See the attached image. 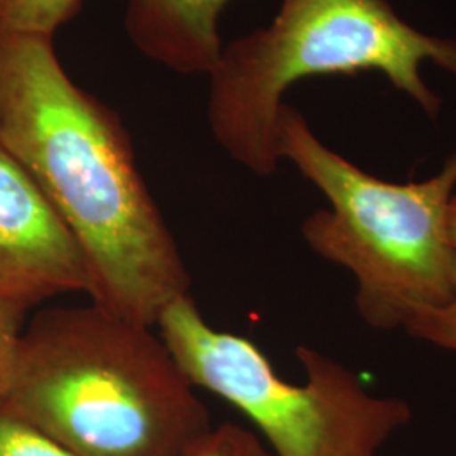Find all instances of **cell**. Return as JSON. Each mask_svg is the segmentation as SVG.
I'll use <instances>...</instances> for the list:
<instances>
[{
  "instance_id": "3",
  "label": "cell",
  "mask_w": 456,
  "mask_h": 456,
  "mask_svg": "<svg viewBox=\"0 0 456 456\" xmlns=\"http://www.w3.org/2000/svg\"><path fill=\"white\" fill-rule=\"evenodd\" d=\"M424 61L456 75V39L412 28L387 0H282L267 28L224 46L208 75L213 139L248 171L274 175L282 97L318 75L380 71L436 118L443 102L424 82Z\"/></svg>"
},
{
  "instance_id": "5",
  "label": "cell",
  "mask_w": 456,
  "mask_h": 456,
  "mask_svg": "<svg viewBox=\"0 0 456 456\" xmlns=\"http://www.w3.org/2000/svg\"><path fill=\"white\" fill-rule=\"evenodd\" d=\"M156 328L196 389L239 409L274 456H377L411 421L406 401L375 397L310 346L296 348L306 382L281 379L256 343L210 325L190 294L169 303Z\"/></svg>"
},
{
  "instance_id": "13",
  "label": "cell",
  "mask_w": 456,
  "mask_h": 456,
  "mask_svg": "<svg viewBox=\"0 0 456 456\" xmlns=\"http://www.w3.org/2000/svg\"><path fill=\"white\" fill-rule=\"evenodd\" d=\"M446 227H448V237L450 242L456 248V193L450 201V208H448V218H446Z\"/></svg>"
},
{
  "instance_id": "9",
  "label": "cell",
  "mask_w": 456,
  "mask_h": 456,
  "mask_svg": "<svg viewBox=\"0 0 456 456\" xmlns=\"http://www.w3.org/2000/svg\"><path fill=\"white\" fill-rule=\"evenodd\" d=\"M0 456H77L33 424L0 408Z\"/></svg>"
},
{
  "instance_id": "8",
  "label": "cell",
  "mask_w": 456,
  "mask_h": 456,
  "mask_svg": "<svg viewBox=\"0 0 456 456\" xmlns=\"http://www.w3.org/2000/svg\"><path fill=\"white\" fill-rule=\"evenodd\" d=\"M80 5L82 0H0V34L53 39Z\"/></svg>"
},
{
  "instance_id": "7",
  "label": "cell",
  "mask_w": 456,
  "mask_h": 456,
  "mask_svg": "<svg viewBox=\"0 0 456 456\" xmlns=\"http://www.w3.org/2000/svg\"><path fill=\"white\" fill-rule=\"evenodd\" d=\"M232 0H127L126 31L137 49L184 75H210L222 54L218 17Z\"/></svg>"
},
{
  "instance_id": "12",
  "label": "cell",
  "mask_w": 456,
  "mask_h": 456,
  "mask_svg": "<svg viewBox=\"0 0 456 456\" xmlns=\"http://www.w3.org/2000/svg\"><path fill=\"white\" fill-rule=\"evenodd\" d=\"M28 311L0 303V406L12 387Z\"/></svg>"
},
{
  "instance_id": "1",
  "label": "cell",
  "mask_w": 456,
  "mask_h": 456,
  "mask_svg": "<svg viewBox=\"0 0 456 456\" xmlns=\"http://www.w3.org/2000/svg\"><path fill=\"white\" fill-rule=\"evenodd\" d=\"M0 144L77 240L90 301L156 328L188 294L186 265L120 117L69 78L53 39L0 34Z\"/></svg>"
},
{
  "instance_id": "11",
  "label": "cell",
  "mask_w": 456,
  "mask_h": 456,
  "mask_svg": "<svg viewBox=\"0 0 456 456\" xmlns=\"http://www.w3.org/2000/svg\"><path fill=\"white\" fill-rule=\"evenodd\" d=\"M452 281V297L438 308L418 313L409 320L404 328L414 338L456 352V248Z\"/></svg>"
},
{
  "instance_id": "4",
  "label": "cell",
  "mask_w": 456,
  "mask_h": 456,
  "mask_svg": "<svg viewBox=\"0 0 456 456\" xmlns=\"http://www.w3.org/2000/svg\"><path fill=\"white\" fill-rule=\"evenodd\" d=\"M277 144L281 159L291 161L330 203V210L310 215L301 232L320 257L355 276V303L367 325L404 328L452 297L455 247L446 218L456 152L429 180H380L325 146L288 103L279 110Z\"/></svg>"
},
{
  "instance_id": "2",
  "label": "cell",
  "mask_w": 456,
  "mask_h": 456,
  "mask_svg": "<svg viewBox=\"0 0 456 456\" xmlns=\"http://www.w3.org/2000/svg\"><path fill=\"white\" fill-rule=\"evenodd\" d=\"M0 408L77 456H188L213 428L161 335L92 301L24 326Z\"/></svg>"
},
{
  "instance_id": "6",
  "label": "cell",
  "mask_w": 456,
  "mask_h": 456,
  "mask_svg": "<svg viewBox=\"0 0 456 456\" xmlns=\"http://www.w3.org/2000/svg\"><path fill=\"white\" fill-rule=\"evenodd\" d=\"M82 250L33 176L0 144V303L29 311L88 294Z\"/></svg>"
},
{
  "instance_id": "10",
  "label": "cell",
  "mask_w": 456,
  "mask_h": 456,
  "mask_svg": "<svg viewBox=\"0 0 456 456\" xmlns=\"http://www.w3.org/2000/svg\"><path fill=\"white\" fill-rule=\"evenodd\" d=\"M188 456H274L252 431L233 423L218 424L196 443Z\"/></svg>"
}]
</instances>
